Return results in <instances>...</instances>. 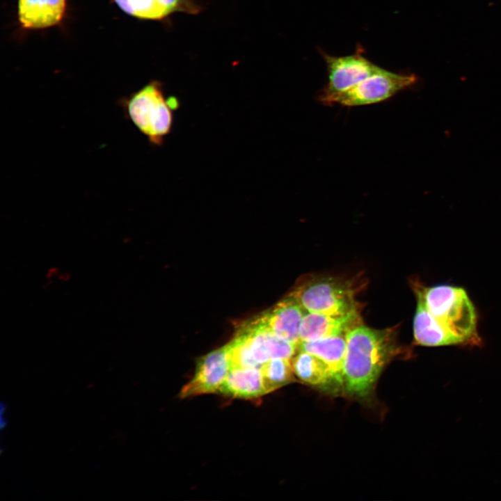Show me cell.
Masks as SVG:
<instances>
[{
    "label": "cell",
    "mask_w": 501,
    "mask_h": 501,
    "mask_svg": "<svg viewBox=\"0 0 501 501\" xmlns=\"http://www.w3.org/2000/svg\"><path fill=\"white\" fill-rule=\"evenodd\" d=\"M218 392L241 399H255L269 392L260 368H231Z\"/></svg>",
    "instance_id": "cell-11"
},
{
    "label": "cell",
    "mask_w": 501,
    "mask_h": 501,
    "mask_svg": "<svg viewBox=\"0 0 501 501\" xmlns=\"http://www.w3.org/2000/svg\"><path fill=\"white\" fill-rule=\"evenodd\" d=\"M125 116L145 135L150 143L161 146L171 131L177 99L166 97L161 83L153 81L120 101Z\"/></svg>",
    "instance_id": "cell-3"
},
{
    "label": "cell",
    "mask_w": 501,
    "mask_h": 501,
    "mask_svg": "<svg viewBox=\"0 0 501 501\" xmlns=\"http://www.w3.org/2000/svg\"><path fill=\"white\" fill-rule=\"evenodd\" d=\"M364 50L358 46L350 55L335 56L321 51L327 70V83L318 95L324 104L328 98L344 92L365 79L379 67L364 55Z\"/></svg>",
    "instance_id": "cell-6"
},
{
    "label": "cell",
    "mask_w": 501,
    "mask_h": 501,
    "mask_svg": "<svg viewBox=\"0 0 501 501\" xmlns=\"http://www.w3.org/2000/svg\"><path fill=\"white\" fill-rule=\"evenodd\" d=\"M416 82L417 77L413 74L396 73L379 67L372 75L328 98L323 104L358 106L376 104L411 88Z\"/></svg>",
    "instance_id": "cell-5"
},
{
    "label": "cell",
    "mask_w": 501,
    "mask_h": 501,
    "mask_svg": "<svg viewBox=\"0 0 501 501\" xmlns=\"http://www.w3.org/2000/svg\"><path fill=\"white\" fill-rule=\"evenodd\" d=\"M298 351L291 359L296 377L311 385L337 390L328 366L310 353Z\"/></svg>",
    "instance_id": "cell-13"
},
{
    "label": "cell",
    "mask_w": 501,
    "mask_h": 501,
    "mask_svg": "<svg viewBox=\"0 0 501 501\" xmlns=\"http://www.w3.org/2000/svg\"><path fill=\"white\" fill-rule=\"evenodd\" d=\"M359 324L358 310L339 316L306 312L300 325L299 337L302 342L341 335Z\"/></svg>",
    "instance_id": "cell-9"
},
{
    "label": "cell",
    "mask_w": 501,
    "mask_h": 501,
    "mask_svg": "<svg viewBox=\"0 0 501 501\" xmlns=\"http://www.w3.org/2000/svg\"><path fill=\"white\" fill-rule=\"evenodd\" d=\"M232 368L228 344L202 356L191 380L182 389V398L218 392Z\"/></svg>",
    "instance_id": "cell-7"
},
{
    "label": "cell",
    "mask_w": 501,
    "mask_h": 501,
    "mask_svg": "<svg viewBox=\"0 0 501 501\" xmlns=\"http://www.w3.org/2000/svg\"><path fill=\"white\" fill-rule=\"evenodd\" d=\"M420 299L436 322L450 337L452 346H479L475 307L463 287L446 284L425 287L413 283Z\"/></svg>",
    "instance_id": "cell-2"
},
{
    "label": "cell",
    "mask_w": 501,
    "mask_h": 501,
    "mask_svg": "<svg viewBox=\"0 0 501 501\" xmlns=\"http://www.w3.org/2000/svg\"><path fill=\"white\" fill-rule=\"evenodd\" d=\"M343 390L351 397L369 395L385 366L400 353L392 329L359 324L346 333Z\"/></svg>",
    "instance_id": "cell-1"
},
{
    "label": "cell",
    "mask_w": 501,
    "mask_h": 501,
    "mask_svg": "<svg viewBox=\"0 0 501 501\" xmlns=\"http://www.w3.org/2000/svg\"><path fill=\"white\" fill-rule=\"evenodd\" d=\"M305 310L291 296L278 302L260 318L269 331L296 345L299 344V328Z\"/></svg>",
    "instance_id": "cell-8"
},
{
    "label": "cell",
    "mask_w": 501,
    "mask_h": 501,
    "mask_svg": "<svg viewBox=\"0 0 501 501\" xmlns=\"http://www.w3.org/2000/svg\"><path fill=\"white\" fill-rule=\"evenodd\" d=\"M347 349L346 334L311 341H302L298 350L310 353L329 367L337 390L343 389V367Z\"/></svg>",
    "instance_id": "cell-10"
},
{
    "label": "cell",
    "mask_w": 501,
    "mask_h": 501,
    "mask_svg": "<svg viewBox=\"0 0 501 501\" xmlns=\"http://www.w3.org/2000/svg\"><path fill=\"white\" fill-rule=\"evenodd\" d=\"M228 347L232 368H261L262 365L258 363L253 358L246 335L241 331L238 330L235 337L228 344Z\"/></svg>",
    "instance_id": "cell-17"
},
{
    "label": "cell",
    "mask_w": 501,
    "mask_h": 501,
    "mask_svg": "<svg viewBox=\"0 0 501 501\" xmlns=\"http://www.w3.org/2000/svg\"><path fill=\"white\" fill-rule=\"evenodd\" d=\"M289 296L310 312L339 316L358 310L351 284L339 278H311Z\"/></svg>",
    "instance_id": "cell-4"
},
{
    "label": "cell",
    "mask_w": 501,
    "mask_h": 501,
    "mask_svg": "<svg viewBox=\"0 0 501 501\" xmlns=\"http://www.w3.org/2000/svg\"><path fill=\"white\" fill-rule=\"evenodd\" d=\"M413 336L415 342L419 345L452 346L450 337L436 322L419 298H417V308L413 319Z\"/></svg>",
    "instance_id": "cell-15"
},
{
    "label": "cell",
    "mask_w": 501,
    "mask_h": 501,
    "mask_svg": "<svg viewBox=\"0 0 501 501\" xmlns=\"http://www.w3.org/2000/svg\"><path fill=\"white\" fill-rule=\"evenodd\" d=\"M189 0H115L127 13L143 19H158L178 10H189Z\"/></svg>",
    "instance_id": "cell-14"
},
{
    "label": "cell",
    "mask_w": 501,
    "mask_h": 501,
    "mask_svg": "<svg viewBox=\"0 0 501 501\" xmlns=\"http://www.w3.org/2000/svg\"><path fill=\"white\" fill-rule=\"evenodd\" d=\"M260 369L269 392L295 381L291 359L272 358Z\"/></svg>",
    "instance_id": "cell-16"
},
{
    "label": "cell",
    "mask_w": 501,
    "mask_h": 501,
    "mask_svg": "<svg viewBox=\"0 0 501 501\" xmlns=\"http://www.w3.org/2000/svg\"><path fill=\"white\" fill-rule=\"evenodd\" d=\"M65 0H19L18 15L24 28L41 29L58 24Z\"/></svg>",
    "instance_id": "cell-12"
}]
</instances>
